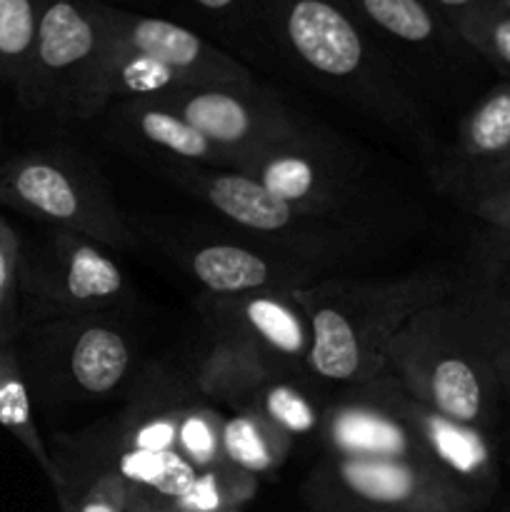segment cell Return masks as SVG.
Segmentation results:
<instances>
[{"instance_id": "cell-4", "label": "cell", "mask_w": 510, "mask_h": 512, "mask_svg": "<svg viewBox=\"0 0 510 512\" xmlns=\"http://www.w3.org/2000/svg\"><path fill=\"white\" fill-rule=\"evenodd\" d=\"M170 178L193 198L213 208L255 245L328 270L355 255L363 235L328 215H313L285 203L240 170L175 165Z\"/></svg>"}, {"instance_id": "cell-2", "label": "cell", "mask_w": 510, "mask_h": 512, "mask_svg": "<svg viewBox=\"0 0 510 512\" xmlns=\"http://www.w3.org/2000/svg\"><path fill=\"white\" fill-rule=\"evenodd\" d=\"M455 290L458 278L435 268L385 280L323 275L293 290L313 333L310 375L343 388L378 378L410 318Z\"/></svg>"}, {"instance_id": "cell-36", "label": "cell", "mask_w": 510, "mask_h": 512, "mask_svg": "<svg viewBox=\"0 0 510 512\" xmlns=\"http://www.w3.org/2000/svg\"><path fill=\"white\" fill-rule=\"evenodd\" d=\"M495 5H498V8H503L505 13H510V0H493Z\"/></svg>"}, {"instance_id": "cell-28", "label": "cell", "mask_w": 510, "mask_h": 512, "mask_svg": "<svg viewBox=\"0 0 510 512\" xmlns=\"http://www.w3.org/2000/svg\"><path fill=\"white\" fill-rule=\"evenodd\" d=\"M223 420L225 415L215 405L193 398L185 405L178 420V455L195 470L223 465Z\"/></svg>"}, {"instance_id": "cell-35", "label": "cell", "mask_w": 510, "mask_h": 512, "mask_svg": "<svg viewBox=\"0 0 510 512\" xmlns=\"http://www.w3.org/2000/svg\"><path fill=\"white\" fill-rule=\"evenodd\" d=\"M505 183H510V160L503 165V168L498 170V173L493 175V178L488 180V183L483 185V188H490V185H505ZM483 188H480V190H483ZM475 193H478V190H475ZM468 198H470V195H468Z\"/></svg>"}, {"instance_id": "cell-19", "label": "cell", "mask_w": 510, "mask_h": 512, "mask_svg": "<svg viewBox=\"0 0 510 512\" xmlns=\"http://www.w3.org/2000/svg\"><path fill=\"white\" fill-rule=\"evenodd\" d=\"M275 373L243 343L223 333H213L208 348L200 355L190 385L195 395L210 405H230L233 410L248 408L260 385Z\"/></svg>"}, {"instance_id": "cell-13", "label": "cell", "mask_w": 510, "mask_h": 512, "mask_svg": "<svg viewBox=\"0 0 510 512\" xmlns=\"http://www.w3.org/2000/svg\"><path fill=\"white\" fill-rule=\"evenodd\" d=\"M238 170L258 180L285 203L328 218H335V213L353 200L358 180L353 155L340 150L330 138H320L315 130L250 155Z\"/></svg>"}, {"instance_id": "cell-22", "label": "cell", "mask_w": 510, "mask_h": 512, "mask_svg": "<svg viewBox=\"0 0 510 512\" xmlns=\"http://www.w3.org/2000/svg\"><path fill=\"white\" fill-rule=\"evenodd\" d=\"M293 443L253 408L233 410L223 420V460L258 480L283 468L293 453Z\"/></svg>"}, {"instance_id": "cell-23", "label": "cell", "mask_w": 510, "mask_h": 512, "mask_svg": "<svg viewBox=\"0 0 510 512\" xmlns=\"http://www.w3.org/2000/svg\"><path fill=\"white\" fill-rule=\"evenodd\" d=\"M0 428L8 430L28 450L50 485L58 480L53 455L35 423L33 390L15 345H0Z\"/></svg>"}, {"instance_id": "cell-5", "label": "cell", "mask_w": 510, "mask_h": 512, "mask_svg": "<svg viewBox=\"0 0 510 512\" xmlns=\"http://www.w3.org/2000/svg\"><path fill=\"white\" fill-rule=\"evenodd\" d=\"M0 203L108 250L138 245L98 168L73 150H30L0 163Z\"/></svg>"}, {"instance_id": "cell-3", "label": "cell", "mask_w": 510, "mask_h": 512, "mask_svg": "<svg viewBox=\"0 0 510 512\" xmlns=\"http://www.w3.org/2000/svg\"><path fill=\"white\" fill-rule=\"evenodd\" d=\"M385 373L408 398L455 423L485 433L498 428L503 388L458 290L410 318L390 348Z\"/></svg>"}, {"instance_id": "cell-25", "label": "cell", "mask_w": 510, "mask_h": 512, "mask_svg": "<svg viewBox=\"0 0 510 512\" xmlns=\"http://www.w3.org/2000/svg\"><path fill=\"white\" fill-rule=\"evenodd\" d=\"M255 495H258V478L223 463L198 470L190 488L170 512H243Z\"/></svg>"}, {"instance_id": "cell-7", "label": "cell", "mask_w": 510, "mask_h": 512, "mask_svg": "<svg viewBox=\"0 0 510 512\" xmlns=\"http://www.w3.org/2000/svg\"><path fill=\"white\" fill-rule=\"evenodd\" d=\"M308 512H480L483 503L408 460L323 455L303 483Z\"/></svg>"}, {"instance_id": "cell-24", "label": "cell", "mask_w": 510, "mask_h": 512, "mask_svg": "<svg viewBox=\"0 0 510 512\" xmlns=\"http://www.w3.org/2000/svg\"><path fill=\"white\" fill-rule=\"evenodd\" d=\"M255 413L263 415L270 425L295 438H313L323 430V405L313 398L303 380L288 375H273L265 380L248 403Z\"/></svg>"}, {"instance_id": "cell-11", "label": "cell", "mask_w": 510, "mask_h": 512, "mask_svg": "<svg viewBox=\"0 0 510 512\" xmlns=\"http://www.w3.org/2000/svg\"><path fill=\"white\" fill-rule=\"evenodd\" d=\"M320 443L325 455L333 458L408 460L435 470L405 415L403 388L390 373L348 385L338 398L323 405Z\"/></svg>"}, {"instance_id": "cell-9", "label": "cell", "mask_w": 510, "mask_h": 512, "mask_svg": "<svg viewBox=\"0 0 510 512\" xmlns=\"http://www.w3.org/2000/svg\"><path fill=\"white\" fill-rule=\"evenodd\" d=\"M23 300L28 325L108 313L128 300V278L105 245L53 228L33 255L23 253Z\"/></svg>"}, {"instance_id": "cell-21", "label": "cell", "mask_w": 510, "mask_h": 512, "mask_svg": "<svg viewBox=\"0 0 510 512\" xmlns=\"http://www.w3.org/2000/svg\"><path fill=\"white\" fill-rule=\"evenodd\" d=\"M50 455L58 468V480L50 488L60 512H128L125 488L113 470L60 443Z\"/></svg>"}, {"instance_id": "cell-18", "label": "cell", "mask_w": 510, "mask_h": 512, "mask_svg": "<svg viewBox=\"0 0 510 512\" xmlns=\"http://www.w3.org/2000/svg\"><path fill=\"white\" fill-rule=\"evenodd\" d=\"M113 120L125 138L133 140L140 148L175 160V165L233 170V163L223 150L215 148L188 120H183L175 110L165 108L158 100L148 98L115 103Z\"/></svg>"}, {"instance_id": "cell-16", "label": "cell", "mask_w": 510, "mask_h": 512, "mask_svg": "<svg viewBox=\"0 0 510 512\" xmlns=\"http://www.w3.org/2000/svg\"><path fill=\"white\" fill-rule=\"evenodd\" d=\"M405 415L418 433L430 465L488 508L500 488V460L493 433L455 423L415 403L408 395H405Z\"/></svg>"}, {"instance_id": "cell-17", "label": "cell", "mask_w": 510, "mask_h": 512, "mask_svg": "<svg viewBox=\"0 0 510 512\" xmlns=\"http://www.w3.org/2000/svg\"><path fill=\"white\" fill-rule=\"evenodd\" d=\"M510 160V83L490 88L463 118L438 183L458 198L483 188Z\"/></svg>"}, {"instance_id": "cell-34", "label": "cell", "mask_w": 510, "mask_h": 512, "mask_svg": "<svg viewBox=\"0 0 510 512\" xmlns=\"http://www.w3.org/2000/svg\"><path fill=\"white\" fill-rule=\"evenodd\" d=\"M195 5H200L208 13H230L240 5V0H193Z\"/></svg>"}, {"instance_id": "cell-32", "label": "cell", "mask_w": 510, "mask_h": 512, "mask_svg": "<svg viewBox=\"0 0 510 512\" xmlns=\"http://www.w3.org/2000/svg\"><path fill=\"white\" fill-rule=\"evenodd\" d=\"M468 208L478 220H483L493 233L510 240V183L490 185L465 198Z\"/></svg>"}, {"instance_id": "cell-15", "label": "cell", "mask_w": 510, "mask_h": 512, "mask_svg": "<svg viewBox=\"0 0 510 512\" xmlns=\"http://www.w3.org/2000/svg\"><path fill=\"white\" fill-rule=\"evenodd\" d=\"M178 260L203 295H245L260 290H298L323 278L325 270L305 260L275 253L248 243H193L185 245Z\"/></svg>"}, {"instance_id": "cell-31", "label": "cell", "mask_w": 510, "mask_h": 512, "mask_svg": "<svg viewBox=\"0 0 510 512\" xmlns=\"http://www.w3.org/2000/svg\"><path fill=\"white\" fill-rule=\"evenodd\" d=\"M463 283L493 295L510 308V240L490 230L478 245H475L473 260H470V278Z\"/></svg>"}, {"instance_id": "cell-33", "label": "cell", "mask_w": 510, "mask_h": 512, "mask_svg": "<svg viewBox=\"0 0 510 512\" xmlns=\"http://www.w3.org/2000/svg\"><path fill=\"white\" fill-rule=\"evenodd\" d=\"M425 3H428L430 8L438 10V13L443 15L450 25H453L455 20H460L463 15H468V13H473V10L483 8V5L493 3V0H425Z\"/></svg>"}, {"instance_id": "cell-14", "label": "cell", "mask_w": 510, "mask_h": 512, "mask_svg": "<svg viewBox=\"0 0 510 512\" xmlns=\"http://www.w3.org/2000/svg\"><path fill=\"white\" fill-rule=\"evenodd\" d=\"M105 35L123 48L135 50L165 68L175 70L193 85H248L253 73L243 63L215 48L193 30L153 15L130 13L98 0Z\"/></svg>"}, {"instance_id": "cell-8", "label": "cell", "mask_w": 510, "mask_h": 512, "mask_svg": "<svg viewBox=\"0 0 510 512\" xmlns=\"http://www.w3.org/2000/svg\"><path fill=\"white\" fill-rule=\"evenodd\" d=\"M103 48L98 0H48L28 68L15 88L20 103L33 113L78 120Z\"/></svg>"}, {"instance_id": "cell-29", "label": "cell", "mask_w": 510, "mask_h": 512, "mask_svg": "<svg viewBox=\"0 0 510 512\" xmlns=\"http://www.w3.org/2000/svg\"><path fill=\"white\" fill-rule=\"evenodd\" d=\"M23 305V245L0 218V345H18L28 325Z\"/></svg>"}, {"instance_id": "cell-6", "label": "cell", "mask_w": 510, "mask_h": 512, "mask_svg": "<svg viewBox=\"0 0 510 512\" xmlns=\"http://www.w3.org/2000/svg\"><path fill=\"white\" fill-rule=\"evenodd\" d=\"M103 315L40 320L23 330L28 348L20 363L33 393L50 403L103 400L133 378V335Z\"/></svg>"}, {"instance_id": "cell-10", "label": "cell", "mask_w": 510, "mask_h": 512, "mask_svg": "<svg viewBox=\"0 0 510 512\" xmlns=\"http://www.w3.org/2000/svg\"><path fill=\"white\" fill-rule=\"evenodd\" d=\"M150 100H158L188 120L215 148L228 155L233 170H238L250 155L310 133L308 125L300 123L273 93L263 90L258 83L193 85Z\"/></svg>"}, {"instance_id": "cell-20", "label": "cell", "mask_w": 510, "mask_h": 512, "mask_svg": "<svg viewBox=\"0 0 510 512\" xmlns=\"http://www.w3.org/2000/svg\"><path fill=\"white\" fill-rule=\"evenodd\" d=\"M370 35L410 53H438L463 45L453 25L425 0H343Z\"/></svg>"}, {"instance_id": "cell-27", "label": "cell", "mask_w": 510, "mask_h": 512, "mask_svg": "<svg viewBox=\"0 0 510 512\" xmlns=\"http://www.w3.org/2000/svg\"><path fill=\"white\" fill-rule=\"evenodd\" d=\"M458 293L473 318L480 340H483L505 400L510 403V308L463 280H458Z\"/></svg>"}, {"instance_id": "cell-30", "label": "cell", "mask_w": 510, "mask_h": 512, "mask_svg": "<svg viewBox=\"0 0 510 512\" xmlns=\"http://www.w3.org/2000/svg\"><path fill=\"white\" fill-rule=\"evenodd\" d=\"M455 33L465 48L488 60L510 83V13L495 3L483 5L453 23Z\"/></svg>"}, {"instance_id": "cell-26", "label": "cell", "mask_w": 510, "mask_h": 512, "mask_svg": "<svg viewBox=\"0 0 510 512\" xmlns=\"http://www.w3.org/2000/svg\"><path fill=\"white\" fill-rule=\"evenodd\" d=\"M48 0H0V83L18 88Z\"/></svg>"}, {"instance_id": "cell-12", "label": "cell", "mask_w": 510, "mask_h": 512, "mask_svg": "<svg viewBox=\"0 0 510 512\" xmlns=\"http://www.w3.org/2000/svg\"><path fill=\"white\" fill-rule=\"evenodd\" d=\"M200 315L213 333H223L253 350L280 375L303 380L310 375L308 315L293 298V290H260L245 295H203Z\"/></svg>"}, {"instance_id": "cell-1", "label": "cell", "mask_w": 510, "mask_h": 512, "mask_svg": "<svg viewBox=\"0 0 510 512\" xmlns=\"http://www.w3.org/2000/svg\"><path fill=\"white\" fill-rule=\"evenodd\" d=\"M280 53L350 108L428 150L425 115L395 63L380 50L343 0H255Z\"/></svg>"}]
</instances>
